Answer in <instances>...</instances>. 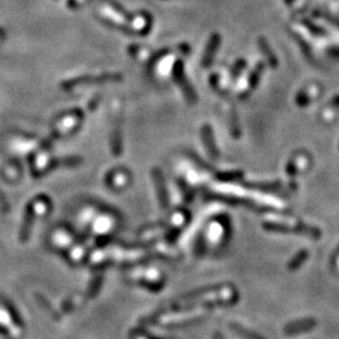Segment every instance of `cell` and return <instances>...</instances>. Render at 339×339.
<instances>
[{"mask_svg":"<svg viewBox=\"0 0 339 339\" xmlns=\"http://www.w3.org/2000/svg\"><path fill=\"white\" fill-rule=\"evenodd\" d=\"M316 326V321L314 318H304L299 319V321L290 322L289 324L284 327V333L287 335H295L300 334L312 330Z\"/></svg>","mask_w":339,"mask_h":339,"instance_id":"5b68a950","label":"cell"},{"mask_svg":"<svg viewBox=\"0 0 339 339\" xmlns=\"http://www.w3.org/2000/svg\"><path fill=\"white\" fill-rule=\"evenodd\" d=\"M264 70H265V64L262 63V62H260V63L256 64L253 72H251L250 76H249V81H248L249 90L248 92H251V90H254L256 88V86L259 84V81H260V78H261Z\"/></svg>","mask_w":339,"mask_h":339,"instance_id":"8fae6325","label":"cell"},{"mask_svg":"<svg viewBox=\"0 0 339 339\" xmlns=\"http://www.w3.org/2000/svg\"><path fill=\"white\" fill-rule=\"evenodd\" d=\"M258 45H259V49L260 52L262 53V55L265 56V59H267V62L269 63L270 67L273 68H276L278 67L279 62H278V58H276L275 53L271 50L269 43H268V41L265 38H259L258 41Z\"/></svg>","mask_w":339,"mask_h":339,"instance_id":"30bf717a","label":"cell"},{"mask_svg":"<svg viewBox=\"0 0 339 339\" xmlns=\"http://www.w3.org/2000/svg\"><path fill=\"white\" fill-rule=\"evenodd\" d=\"M328 55H330L332 58L339 59V47H329L327 50Z\"/></svg>","mask_w":339,"mask_h":339,"instance_id":"4316f807","label":"cell"},{"mask_svg":"<svg viewBox=\"0 0 339 339\" xmlns=\"http://www.w3.org/2000/svg\"><path fill=\"white\" fill-rule=\"evenodd\" d=\"M122 138H121L120 127H116L112 136V154L115 156H120L122 154Z\"/></svg>","mask_w":339,"mask_h":339,"instance_id":"2e32d148","label":"cell"},{"mask_svg":"<svg viewBox=\"0 0 339 339\" xmlns=\"http://www.w3.org/2000/svg\"><path fill=\"white\" fill-rule=\"evenodd\" d=\"M34 216H35V205L32 203V205L28 206L27 211H25L24 221H23V225L21 229V235H19V239H21L22 242H25L28 240V237H29L30 229H32L33 221H34Z\"/></svg>","mask_w":339,"mask_h":339,"instance_id":"9c48e42d","label":"cell"},{"mask_svg":"<svg viewBox=\"0 0 339 339\" xmlns=\"http://www.w3.org/2000/svg\"><path fill=\"white\" fill-rule=\"evenodd\" d=\"M308 256H309V253H308L307 249H303V250L299 251L298 254H296L294 258L290 260L289 264H288V269L289 270H296L298 268H300L302 265L304 264L305 260L308 259Z\"/></svg>","mask_w":339,"mask_h":339,"instance_id":"5bb4252c","label":"cell"},{"mask_svg":"<svg viewBox=\"0 0 339 339\" xmlns=\"http://www.w3.org/2000/svg\"><path fill=\"white\" fill-rule=\"evenodd\" d=\"M230 327L237 335H240V337L244 338V339H265L264 337H261V335L258 334V333L248 329L247 327L241 326V324H239V323H233Z\"/></svg>","mask_w":339,"mask_h":339,"instance_id":"7c38bea8","label":"cell"},{"mask_svg":"<svg viewBox=\"0 0 339 339\" xmlns=\"http://www.w3.org/2000/svg\"><path fill=\"white\" fill-rule=\"evenodd\" d=\"M220 41H221V36L217 33H214L213 35L210 36V39H209L208 44H206V50L202 56V66L205 68L210 67L211 64H213L215 54H216L217 48H219L220 45Z\"/></svg>","mask_w":339,"mask_h":339,"instance_id":"8992f818","label":"cell"},{"mask_svg":"<svg viewBox=\"0 0 339 339\" xmlns=\"http://www.w3.org/2000/svg\"><path fill=\"white\" fill-rule=\"evenodd\" d=\"M247 61L245 59H239V61L236 62L235 66L233 67V70H231V73H233L234 76H237L240 74V72H241L242 69H245L247 68Z\"/></svg>","mask_w":339,"mask_h":339,"instance_id":"d4e9b609","label":"cell"},{"mask_svg":"<svg viewBox=\"0 0 339 339\" xmlns=\"http://www.w3.org/2000/svg\"><path fill=\"white\" fill-rule=\"evenodd\" d=\"M101 285H102V278L100 276V278L96 279V280L92 282V285H90V287L88 288V293H87L88 298H93V296L97 294L98 290H100Z\"/></svg>","mask_w":339,"mask_h":339,"instance_id":"603a6c76","label":"cell"},{"mask_svg":"<svg viewBox=\"0 0 339 339\" xmlns=\"http://www.w3.org/2000/svg\"><path fill=\"white\" fill-rule=\"evenodd\" d=\"M82 162V157L78 156H69V157H63V158H55L50 162V167H59V166H66V167H73V166H77Z\"/></svg>","mask_w":339,"mask_h":339,"instance_id":"4fadbf2b","label":"cell"},{"mask_svg":"<svg viewBox=\"0 0 339 339\" xmlns=\"http://www.w3.org/2000/svg\"><path fill=\"white\" fill-rule=\"evenodd\" d=\"M213 339H222V335H221V333H220V332H216V333H215V334H214V337H213Z\"/></svg>","mask_w":339,"mask_h":339,"instance_id":"f1b7e54d","label":"cell"},{"mask_svg":"<svg viewBox=\"0 0 339 339\" xmlns=\"http://www.w3.org/2000/svg\"><path fill=\"white\" fill-rule=\"evenodd\" d=\"M230 123H231V135L234 136L235 138H239L240 135H241V131H240V124H239V121H237V116H236V112L234 111L231 112V116H230Z\"/></svg>","mask_w":339,"mask_h":339,"instance_id":"d6986e66","label":"cell"},{"mask_svg":"<svg viewBox=\"0 0 339 339\" xmlns=\"http://www.w3.org/2000/svg\"><path fill=\"white\" fill-rule=\"evenodd\" d=\"M294 38L296 39V42H298V44L300 45V48H302V49H303V53H304V54L307 55L308 58H310V56H312V53H310V47H309V45H308L307 43H305V42L303 41V39H302L299 35H296V34H294Z\"/></svg>","mask_w":339,"mask_h":339,"instance_id":"cb8c5ba5","label":"cell"},{"mask_svg":"<svg viewBox=\"0 0 339 339\" xmlns=\"http://www.w3.org/2000/svg\"><path fill=\"white\" fill-rule=\"evenodd\" d=\"M265 230L270 233H280V234H296V235H304L312 239H319L322 236V231L315 226H310L307 224H298L296 226H289L279 222H265L262 225Z\"/></svg>","mask_w":339,"mask_h":339,"instance_id":"6da1fadb","label":"cell"},{"mask_svg":"<svg viewBox=\"0 0 339 339\" xmlns=\"http://www.w3.org/2000/svg\"><path fill=\"white\" fill-rule=\"evenodd\" d=\"M201 136H202L203 145H205L206 149H208V154L213 158L219 157V148H217L216 143H215L214 131L213 128H211L210 124H205V126H202Z\"/></svg>","mask_w":339,"mask_h":339,"instance_id":"ba28073f","label":"cell"},{"mask_svg":"<svg viewBox=\"0 0 339 339\" xmlns=\"http://www.w3.org/2000/svg\"><path fill=\"white\" fill-rule=\"evenodd\" d=\"M302 24H303L304 27L307 28V29L313 34V35H315V36L328 35V33L323 29V28L319 27V25H316L315 23H313L312 21H310V19L303 18V19H302Z\"/></svg>","mask_w":339,"mask_h":339,"instance_id":"e0dca14e","label":"cell"},{"mask_svg":"<svg viewBox=\"0 0 339 339\" xmlns=\"http://www.w3.org/2000/svg\"><path fill=\"white\" fill-rule=\"evenodd\" d=\"M316 16H321V18H323L324 21H327L329 24H332L333 27L339 29V18H337V16L332 15V14L329 13H316Z\"/></svg>","mask_w":339,"mask_h":339,"instance_id":"44dd1931","label":"cell"},{"mask_svg":"<svg viewBox=\"0 0 339 339\" xmlns=\"http://www.w3.org/2000/svg\"><path fill=\"white\" fill-rule=\"evenodd\" d=\"M9 209H10V206H9V202H8L7 197H5L4 195L2 194V191H0V211H2V213H8Z\"/></svg>","mask_w":339,"mask_h":339,"instance_id":"484cf974","label":"cell"},{"mask_svg":"<svg viewBox=\"0 0 339 339\" xmlns=\"http://www.w3.org/2000/svg\"><path fill=\"white\" fill-rule=\"evenodd\" d=\"M330 106L338 108V107H339V96H335V97H333L332 100H330Z\"/></svg>","mask_w":339,"mask_h":339,"instance_id":"83f0119b","label":"cell"},{"mask_svg":"<svg viewBox=\"0 0 339 339\" xmlns=\"http://www.w3.org/2000/svg\"><path fill=\"white\" fill-rule=\"evenodd\" d=\"M152 177H154V182H155V187L157 190V197L158 201H160V206L162 209H167L168 208V192L167 189H166V183H165V177H163L162 172L158 167L152 168Z\"/></svg>","mask_w":339,"mask_h":339,"instance_id":"277c9868","label":"cell"},{"mask_svg":"<svg viewBox=\"0 0 339 339\" xmlns=\"http://www.w3.org/2000/svg\"><path fill=\"white\" fill-rule=\"evenodd\" d=\"M122 74L120 73H104V74L98 76H82V77H77L69 79V81L62 83V88L66 90H69L73 87L77 86H86V84H97V83H107V82H120L122 81Z\"/></svg>","mask_w":339,"mask_h":339,"instance_id":"7a4b0ae2","label":"cell"},{"mask_svg":"<svg viewBox=\"0 0 339 339\" xmlns=\"http://www.w3.org/2000/svg\"><path fill=\"white\" fill-rule=\"evenodd\" d=\"M36 299H38V302L39 303H41V305L43 308H45V309L48 310V312L50 313V314H52L53 316H54L55 319H59V315L56 314L55 313V310L54 309H52V307H50V304H49V302L47 300V299L44 298V296H42V295H39V294H36Z\"/></svg>","mask_w":339,"mask_h":339,"instance_id":"7402d4cb","label":"cell"},{"mask_svg":"<svg viewBox=\"0 0 339 339\" xmlns=\"http://www.w3.org/2000/svg\"><path fill=\"white\" fill-rule=\"evenodd\" d=\"M244 176L242 171H233V172H222V174H216V179L222 182H233V181H240Z\"/></svg>","mask_w":339,"mask_h":339,"instance_id":"ac0fdd59","label":"cell"},{"mask_svg":"<svg viewBox=\"0 0 339 339\" xmlns=\"http://www.w3.org/2000/svg\"><path fill=\"white\" fill-rule=\"evenodd\" d=\"M174 77H175V79H176V83L179 84L180 88L182 89L183 96H185L189 103H191V104L196 103L197 96H196V93H195V89L192 88L191 84L189 83L187 78L185 77V73H183V64L181 61H177L176 64H175Z\"/></svg>","mask_w":339,"mask_h":339,"instance_id":"3957f363","label":"cell"},{"mask_svg":"<svg viewBox=\"0 0 339 339\" xmlns=\"http://www.w3.org/2000/svg\"><path fill=\"white\" fill-rule=\"evenodd\" d=\"M245 186L250 189H258L260 191H275L280 187V182H259V183H254V182H242Z\"/></svg>","mask_w":339,"mask_h":339,"instance_id":"9a60e30c","label":"cell"},{"mask_svg":"<svg viewBox=\"0 0 339 339\" xmlns=\"http://www.w3.org/2000/svg\"><path fill=\"white\" fill-rule=\"evenodd\" d=\"M295 102L299 107H307L308 104L312 102V98L309 97V95H308L305 90H300V92H298V95H296Z\"/></svg>","mask_w":339,"mask_h":339,"instance_id":"ffe728a7","label":"cell"},{"mask_svg":"<svg viewBox=\"0 0 339 339\" xmlns=\"http://www.w3.org/2000/svg\"><path fill=\"white\" fill-rule=\"evenodd\" d=\"M210 199H216V200H221V201L231 203V205H242L245 208L253 209V210L259 211V213H265L268 210L267 208H262V206L258 205L254 201H250V200H245V199H239V197H230V196H222V195H210Z\"/></svg>","mask_w":339,"mask_h":339,"instance_id":"52a82bcc","label":"cell"}]
</instances>
